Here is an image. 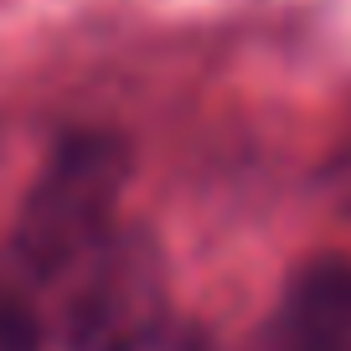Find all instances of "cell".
<instances>
[{
  "mask_svg": "<svg viewBox=\"0 0 351 351\" xmlns=\"http://www.w3.org/2000/svg\"><path fill=\"white\" fill-rule=\"evenodd\" d=\"M124 181H130V145L119 134H67L36 171L16 217V258L26 274L57 285L99 258L114 238Z\"/></svg>",
  "mask_w": 351,
  "mask_h": 351,
  "instance_id": "cell-1",
  "label": "cell"
},
{
  "mask_svg": "<svg viewBox=\"0 0 351 351\" xmlns=\"http://www.w3.org/2000/svg\"><path fill=\"white\" fill-rule=\"evenodd\" d=\"M160 320V263L140 238H109V248L73 274L62 326L73 351H114Z\"/></svg>",
  "mask_w": 351,
  "mask_h": 351,
  "instance_id": "cell-2",
  "label": "cell"
},
{
  "mask_svg": "<svg viewBox=\"0 0 351 351\" xmlns=\"http://www.w3.org/2000/svg\"><path fill=\"white\" fill-rule=\"evenodd\" d=\"M274 351H351V258L315 253L274 305Z\"/></svg>",
  "mask_w": 351,
  "mask_h": 351,
  "instance_id": "cell-3",
  "label": "cell"
},
{
  "mask_svg": "<svg viewBox=\"0 0 351 351\" xmlns=\"http://www.w3.org/2000/svg\"><path fill=\"white\" fill-rule=\"evenodd\" d=\"M114 351H207L202 346V336L191 326H176V320H150V326L140 330V336H130L124 346H114Z\"/></svg>",
  "mask_w": 351,
  "mask_h": 351,
  "instance_id": "cell-4",
  "label": "cell"
},
{
  "mask_svg": "<svg viewBox=\"0 0 351 351\" xmlns=\"http://www.w3.org/2000/svg\"><path fill=\"white\" fill-rule=\"evenodd\" d=\"M32 320H21L5 300H0V351H32Z\"/></svg>",
  "mask_w": 351,
  "mask_h": 351,
  "instance_id": "cell-5",
  "label": "cell"
}]
</instances>
